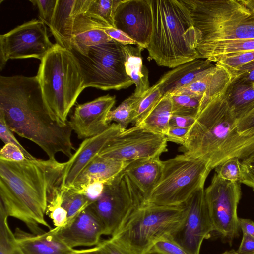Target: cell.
Segmentation results:
<instances>
[{
  "mask_svg": "<svg viewBox=\"0 0 254 254\" xmlns=\"http://www.w3.org/2000/svg\"><path fill=\"white\" fill-rule=\"evenodd\" d=\"M230 75L231 82L239 79L252 84L254 87V60L236 69Z\"/></svg>",
  "mask_w": 254,
  "mask_h": 254,
  "instance_id": "44",
  "label": "cell"
},
{
  "mask_svg": "<svg viewBox=\"0 0 254 254\" xmlns=\"http://www.w3.org/2000/svg\"><path fill=\"white\" fill-rule=\"evenodd\" d=\"M115 102L116 97L108 94L77 104L68 123L78 138L84 140L106 130L110 125L107 115Z\"/></svg>",
  "mask_w": 254,
  "mask_h": 254,
  "instance_id": "16",
  "label": "cell"
},
{
  "mask_svg": "<svg viewBox=\"0 0 254 254\" xmlns=\"http://www.w3.org/2000/svg\"><path fill=\"white\" fill-rule=\"evenodd\" d=\"M221 254H239L238 253H237L236 250L232 249L230 250L226 251ZM254 254V252L252 253H250V254Z\"/></svg>",
  "mask_w": 254,
  "mask_h": 254,
  "instance_id": "54",
  "label": "cell"
},
{
  "mask_svg": "<svg viewBox=\"0 0 254 254\" xmlns=\"http://www.w3.org/2000/svg\"><path fill=\"white\" fill-rule=\"evenodd\" d=\"M4 208L0 203V254H25L10 229Z\"/></svg>",
  "mask_w": 254,
  "mask_h": 254,
  "instance_id": "30",
  "label": "cell"
},
{
  "mask_svg": "<svg viewBox=\"0 0 254 254\" xmlns=\"http://www.w3.org/2000/svg\"><path fill=\"white\" fill-rule=\"evenodd\" d=\"M216 173L224 180L239 182L242 177L240 159L238 158L229 159L215 168Z\"/></svg>",
  "mask_w": 254,
  "mask_h": 254,
  "instance_id": "37",
  "label": "cell"
},
{
  "mask_svg": "<svg viewBox=\"0 0 254 254\" xmlns=\"http://www.w3.org/2000/svg\"><path fill=\"white\" fill-rule=\"evenodd\" d=\"M25 156L22 151L16 145L8 143L5 144L0 151V159L13 161H21Z\"/></svg>",
  "mask_w": 254,
  "mask_h": 254,
  "instance_id": "45",
  "label": "cell"
},
{
  "mask_svg": "<svg viewBox=\"0 0 254 254\" xmlns=\"http://www.w3.org/2000/svg\"><path fill=\"white\" fill-rule=\"evenodd\" d=\"M96 246L100 254H134L111 238L101 240Z\"/></svg>",
  "mask_w": 254,
  "mask_h": 254,
  "instance_id": "43",
  "label": "cell"
},
{
  "mask_svg": "<svg viewBox=\"0 0 254 254\" xmlns=\"http://www.w3.org/2000/svg\"><path fill=\"white\" fill-rule=\"evenodd\" d=\"M189 254L170 235L164 236L156 241L147 254Z\"/></svg>",
  "mask_w": 254,
  "mask_h": 254,
  "instance_id": "38",
  "label": "cell"
},
{
  "mask_svg": "<svg viewBox=\"0 0 254 254\" xmlns=\"http://www.w3.org/2000/svg\"><path fill=\"white\" fill-rule=\"evenodd\" d=\"M237 121L225 93L200 103L179 150L200 158L212 170L229 159L241 160L254 149V135H240Z\"/></svg>",
  "mask_w": 254,
  "mask_h": 254,
  "instance_id": "3",
  "label": "cell"
},
{
  "mask_svg": "<svg viewBox=\"0 0 254 254\" xmlns=\"http://www.w3.org/2000/svg\"><path fill=\"white\" fill-rule=\"evenodd\" d=\"M61 190L62 193V206L67 212V224L92 203L85 195L76 190L72 189Z\"/></svg>",
  "mask_w": 254,
  "mask_h": 254,
  "instance_id": "31",
  "label": "cell"
},
{
  "mask_svg": "<svg viewBox=\"0 0 254 254\" xmlns=\"http://www.w3.org/2000/svg\"><path fill=\"white\" fill-rule=\"evenodd\" d=\"M211 170L206 162L189 153L162 161L160 178L144 206L184 205L195 192L204 188Z\"/></svg>",
  "mask_w": 254,
  "mask_h": 254,
  "instance_id": "7",
  "label": "cell"
},
{
  "mask_svg": "<svg viewBox=\"0 0 254 254\" xmlns=\"http://www.w3.org/2000/svg\"><path fill=\"white\" fill-rule=\"evenodd\" d=\"M186 214L185 205L144 206L134 211L110 238L134 254H147L156 241L180 226Z\"/></svg>",
  "mask_w": 254,
  "mask_h": 254,
  "instance_id": "8",
  "label": "cell"
},
{
  "mask_svg": "<svg viewBox=\"0 0 254 254\" xmlns=\"http://www.w3.org/2000/svg\"><path fill=\"white\" fill-rule=\"evenodd\" d=\"M57 228V235L71 249L78 246H96L105 235L104 225L90 206L80 212L63 227Z\"/></svg>",
  "mask_w": 254,
  "mask_h": 254,
  "instance_id": "18",
  "label": "cell"
},
{
  "mask_svg": "<svg viewBox=\"0 0 254 254\" xmlns=\"http://www.w3.org/2000/svg\"><path fill=\"white\" fill-rule=\"evenodd\" d=\"M141 96L132 93L117 108L109 112L106 118L107 122L110 124L111 121H114L122 129H126L128 125L132 122L137 105Z\"/></svg>",
  "mask_w": 254,
  "mask_h": 254,
  "instance_id": "29",
  "label": "cell"
},
{
  "mask_svg": "<svg viewBox=\"0 0 254 254\" xmlns=\"http://www.w3.org/2000/svg\"><path fill=\"white\" fill-rule=\"evenodd\" d=\"M240 161L242 177L240 183L251 187L254 191V149Z\"/></svg>",
  "mask_w": 254,
  "mask_h": 254,
  "instance_id": "39",
  "label": "cell"
},
{
  "mask_svg": "<svg viewBox=\"0 0 254 254\" xmlns=\"http://www.w3.org/2000/svg\"><path fill=\"white\" fill-rule=\"evenodd\" d=\"M239 226L243 234L254 237V222L252 220L239 218Z\"/></svg>",
  "mask_w": 254,
  "mask_h": 254,
  "instance_id": "51",
  "label": "cell"
},
{
  "mask_svg": "<svg viewBox=\"0 0 254 254\" xmlns=\"http://www.w3.org/2000/svg\"><path fill=\"white\" fill-rule=\"evenodd\" d=\"M143 49L138 46L124 45L126 73L135 85L134 93L138 96L144 95L150 88L148 71L143 64L141 56Z\"/></svg>",
  "mask_w": 254,
  "mask_h": 254,
  "instance_id": "25",
  "label": "cell"
},
{
  "mask_svg": "<svg viewBox=\"0 0 254 254\" xmlns=\"http://www.w3.org/2000/svg\"><path fill=\"white\" fill-rule=\"evenodd\" d=\"M254 60V50L232 54L221 58L215 65L222 67L230 74L239 67Z\"/></svg>",
  "mask_w": 254,
  "mask_h": 254,
  "instance_id": "36",
  "label": "cell"
},
{
  "mask_svg": "<svg viewBox=\"0 0 254 254\" xmlns=\"http://www.w3.org/2000/svg\"><path fill=\"white\" fill-rule=\"evenodd\" d=\"M36 76L52 116L66 124L69 113L85 89L77 59L71 50L56 43L41 61Z\"/></svg>",
  "mask_w": 254,
  "mask_h": 254,
  "instance_id": "5",
  "label": "cell"
},
{
  "mask_svg": "<svg viewBox=\"0 0 254 254\" xmlns=\"http://www.w3.org/2000/svg\"><path fill=\"white\" fill-rule=\"evenodd\" d=\"M91 0H57L55 12L49 27L56 44L69 50L76 16L87 12Z\"/></svg>",
  "mask_w": 254,
  "mask_h": 254,
  "instance_id": "19",
  "label": "cell"
},
{
  "mask_svg": "<svg viewBox=\"0 0 254 254\" xmlns=\"http://www.w3.org/2000/svg\"><path fill=\"white\" fill-rule=\"evenodd\" d=\"M225 95L237 120L254 103V86L241 79L232 81Z\"/></svg>",
  "mask_w": 254,
  "mask_h": 254,
  "instance_id": "28",
  "label": "cell"
},
{
  "mask_svg": "<svg viewBox=\"0 0 254 254\" xmlns=\"http://www.w3.org/2000/svg\"><path fill=\"white\" fill-rule=\"evenodd\" d=\"M71 51L80 65L84 88L119 90L134 84L126 73L124 45L116 41L92 47L86 55Z\"/></svg>",
  "mask_w": 254,
  "mask_h": 254,
  "instance_id": "9",
  "label": "cell"
},
{
  "mask_svg": "<svg viewBox=\"0 0 254 254\" xmlns=\"http://www.w3.org/2000/svg\"><path fill=\"white\" fill-rule=\"evenodd\" d=\"M161 172L162 160L159 158L132 161L124 171L143 196L144 203L159 181Z\"/></svg>",
  "mask_w": 254,
  "mask_h": 254,
  "instance_id": "24",
  "label": "cell"
},
{
  "mask_svg": "<svg viewBox=\"0 0 254 254\" xmlns=\"http://www.w3.org/2000/svg\"><path fill=\"white\" fill-rule=\"evenodd\" d=\"M64 163L55 160L0 159V203L8 217L26 224L31 233L52 229L45 219L49 201L61 189Z\"/></svg>",
  "mask_w": 254,
  "mask_h": 254,
  "instance_id": "2",
  "label": "cell"
},
{
  "mask_svg": "<svg viewBox=\"0 0 254 254\" xmlns=\"http://www.w3.org/2000/svg\"><path fill=\"white\" fill-rule=\"evenodd\" d=\"M104 31L113 40L116 41L123 45H137L136 42L134 40L121 30L115 27H107L104 29Z\"/></svg>",
  "mask_w": 254,
  "mask_h": 254,
  "instance_id": "48",
  "label": "cell"
},
{
  "mask_svg": "<svg viewBox=\"0 0 254 254\" xmlns=\"http://www.w3.org/2000/svg\"><path fill=\"white\" fill-rule=\"evenodd\" d=\"M163 95L159 88L154 84L143 95L139 100L133 118L132 123L139 124L153 109L162 98Z\"/></svg>",
  "mask_w": 254,
  "mask_h": 254,
  "instance_id": "32",
  "label": "cell"
},
{
  "mask_svg": "<svg viewBox=\"0 0 254 254\" xmlns=\"http://www.w3.org/2000/svg\"><path fill=\"white\" fill-rule=\"evenodd\" d=\"M123 131L119 125L112 123L100 134L84 139L69 159L64 163L61 190L69 189L84 168Z\"/></svg>",
  "mask_w": 254,
  "mask_h": 254,
  "instance_id": "17",
  "label": "cell"
},
{
  "mask_svg": "<svg viewBox=\"0 0 254 254\" xmlns=\"http://www.w3.org/2000/svg\"><path fill=\"white\" fill-rule=\"evenodd\" d=\"M46 214L52 219L55 227H63L67 223V212L62 206L61 189H56L51 196L47 206Z\"/></svg>",
  "mask_w": 254,
  "mask_h": 254,
  "instance_id": "35",
  "label": "cell"
},
{
  "mask_svg": "<svg viewBox=\"0 0 254 254\" xmlns=\"http://www.w3.org/2000/svg\"><path fill=\"white\" fill-rule=\"evenodd\" d=\"M109 27L112 26L87 13L77 15L73 24L71 50L86 55L91 47L111 41L104 31Z\"/></svg>",
  "mask_w": 254,
  "mask_h": 254,
  "instance_id": "20",
  "label": "cell"
},
{
  "mask_svg": "<svg viewBox=\"0 0 254 254\" xmlns=\"http://www.w3.org/2000/svg\"><path fill=\"white\" fill-rule=\"evenodd\" d=\"M181 0L200 35L197 49L216 41L254 38V17L238 0Z\"/></svg>",
  "mask_w": 254,
  "mask_h": 254,
  "instance_id": "6",
  "label": "cell"
},
{
  "mask_svg": "<svg viewBox=\"0 0 254 254\" xmlns=\"http://www.w3.org/2000/svg\"><path fill=\"white\" fill-rule=\"evenodd\" d=\"M37 6L39 11V20L50 26L55 12L57 0H29Z\"/></svg>",
  "mask_w": 254,
  "mask_h": 254,
  "instance_id": "40",
  "label": "cell"
},
{
  "mask_svg": "<svg viewBox=\"0 0 254 254\" xmlns=\"http://www.w3.org/2000/svg\"><path fill=\"white\" fill-rule=\"evenodd\" d=\"M237 128L242 136L254 135V103L237 120Z\"/></svg>",
  "mask_w": 254,
  "mask_h": 254,
  "instance_id": "41",
  "label": "cell"
},
{
  "mask_svg": "<svg viewBox=\"0 0 254 254\" xmlns=\"http://www.w3.org/2000/svg\"><path fill=\"white\" fill-rule=\"evenodd\" d=\"M195 117L173 114L169 122L170 127H190L195 122Z\"/></svg>",
  "mask_w": 254,
  "mask_h": 254,
  "instance_id": "49",
  "label": "cell"
},
{
  "mask_svg": "<svg viewBox=\"0 0 254 254\" xmlns=\"http://www.w3.org/2000/svg\"><path fill=\"white\" fill-rule=\"evenodd\" d=\"M167 142L165 136L134 125L115 136L98 155L121 161L159 158L168 151Z\"/></svg>",
  "mask_w": 254,
  "mask_h": 254,
  "instance_id": "13",
  "label": "cell"
},
{
  "mask_svg": "<svg viewBox=\"0 0 254 254\" xmlns=\"http://www.w3.org/2000/svg\"><path fill=\"white\" fill-rule=\"evenodd\" d=\"M205 197L214 231L231 242L239 235L240 229L237 214L240 183L224 180L215 173L205 190Z\"/></svg>",
  "mask_w": 254,
  "mask_h": 254,
  "instance_id": "11",
  "label": "cell"
},
{
  "mask_svg": "<svg viewBox=\"0 0 254 254\" xmlns=\"http://www.w3.org/2000/svg\"><path fill=\"white\" fill-rule=\"evenodd\" d=\"M120 0H91L86 13L114 27V15Z\"/></svg>",
  "mask_w": 254,
  "mask_h": 254,
  "instance_id": "33",
  "label": "cell"
},
{
  "mask_svg": "<svg viewBox=\"0 0 254 254\" xmlns=\"http://www.w3.org/2000/svg\"><path fill=\"white\" fill-rule=\"evenodd\" d=\"M114 27L134 40L137 46L146 49L152 27L149 0H120L115 12Z\"/></svg>",
  "mask_w": 254,
  "mask_h": 254,
  "instance_id": "15",
  "label": "cell"
},
{
  "mask_svg": "<svg viewBox=\"0 0 254 254\" xmlns=\"http://www.w3.org/2000/svg\"></svg>",
  "mask_w": 254,
  "mask_h": 254,
  "instance_id": "55",
  "label": "cell"
},
{
  "mask_svg": "<svg viewBox=\"0 0 254 254\" xmlns=\"http://www.w3.org/2000/svg\"><path fill=\"white\" fill-rule=\"evenodd\" d=\"M45 23L36 19L0 35V69L10 59L36 58L41 61L53 48Z\"/></svg>",
  "mask_w": 254,
  "mask_h": 254,
  "instance_id": "12",
  "label": "cell"
},
{
  "mask_svg": "<svg viewBox=\"0 0 254 254\" xmlns=\"http://www.w3.org/2000/svg\"><path fill=\"white\" fill-rule=\"evenodd\" d=\"M0 138L5 144L11 143L17 146L22 151L26 158L30 159L36 158L30 154L17 140L12 131L7 127L4 117L0 114Z\"/></svg>",
  "mask_w": 254,
  "mask_h": 254,
  "instance_id": "42",
  "label": "cell"
},
{
  "mask_svg": "<svg viewBox=\"0 0 254 254\" xmlns=\"http://www.w3.org/2000/svg\"><path fill=\"white\" fill-rule=\"evenodd\" d=\"M105 184L104 183L102 182H96L88 185L83 190L76 191L85 195L93 203L96 200L102 193Z\"/></svg>",
  "mask_w": 254,
  "mask_h": 254,
  "instance_id": "47",
  "label": "cell"
},
{
  "mask_svg": "<svg viewBox=\"0 0 254 254\" xmlns=\"http://www.w3.org/2000/svg\"><path fill=\"white\" fill-rule=\"evenodd\" d=\"M68 254H100L98 248L96 246L94 247L81 249L76 250L73 249Z\"/></svg>",
  "mask_w": 254,
  "mask_h": 254,
  "instance_id": "52",
  "label": "cell"
},
{
  "mask_svg": "<svg viewBox=\"0 0 254 254\" xmlns=\"http://www.w3.org/2000/svg\"><path fill=\"white\" fill-rule=\"evenodd\" d=\"M215 66V64L207 59H195L166 72L155 84L163 96L170 94L209 73Z\"/></svg>",
  "mask_w": 254,
  "mask_h": 254,
  "instance_id": "21",
  "label": "cell"
},
{
  "mask_svg": "<svg viewBox=\"0 0 254 254\" xmlns=\"http://www.w3.org/2000/svg\"><path fill=\"white\" fill-rule=\"evenodd\" d=\"M144 198L124 172L105 184L100 196L90 206L102 221L105 235L112 236L136 209L143 207Z\"/></svg>",
  "mask_w": 254,
  "mask_h": 254,
  "instance_id": "10",
  "label": "cell"
},
{
  "mask_svg": "<svg viewBox=\"0 0 254 254\" xmlns=\"http://www.w3.org/2000/svg\"><path fill=\"white\" fill-rule=\"evenodd\" d=\"M186 214L180 226L170 236L189 254H199L203 241L214 228L203 188L195 192L184 204Z\"/></svg>",
  "mask_w": 254,
  "mask_h": 254,
  "instance_id": "14",
  "label": "cell"
},
{
  "mask_svg": "<svg viewBox=\"0 0 254 254\" xmlns=\"http://www.w3.org/2000/svg\"><path fill=\"white\" fill-rule=\"evenodd\" d=\"M237 253L240 254H248L254 252V237L243 234L242 239Z\"/></svg>",
  "mask_w": 254,
  "mask_h": 254,
  "instance_id": "50",
  "label": "cell"
},
{
  "mask_svg": "<svg viewBox=\"0 0 254 254\" xmlns=\"http://www.w3.org/2000/svg\"><path fill=\"white\" fill-rule=\"evenodd\" d=\"M238 1L248 9L254 17V0H239Z\"/></svg>",
  "mask_w": 254,
  "mask_h": 254,
  "instance_id": "53",
  "label": "cell"
},
{
  "mask_svg": "<svg viewBox=\"0 0 254 254\" xmlns=\"http://www.w3.org/2000/svg\"><path fill=\"white\" fill-rule=\"evenodd\" d=\"M14 234L25 254H68L74 249L58 238L56 227L38 234L16 228Z\"/></svg>",
  "mask_w": 254,
  "mask_h": 254,
  "instance_id": "22",
  "label": "cell"
},
{
  "mask_svg": "<svg viewBox=\"0 0 254 254\" xmlns=\"http://www.w3.org/2000/svg\"><path fill=\"white\" fill-rule=\"evenodd\" d=\"M173 114L195 117L201 98L186 94L170 95Z\"/></svg>",
  "mask_w": 254,
  "mask_h": 254,
  "instance_id": "34",
  "label": "cell"
},
{
  "mask_svg": "<svg viewBox=\"0 0 254 254\" xmlns=\"http://www.w3.org/2000/svg\"><path fill=\"white\" fill-rule=\"evenodd\" d=\"M0 114L12 132L39 146L49 159L60 152L70 158L76 150L68 121L62 124L53 117L36 76H0Z\"/></svg>",
  "mask_w": 254,
  "mask_h": 254,
  "instance_id": "1",
  "label": "cell"
},
{
  "mask_svg": "<svg viewBox=\"0 0 254 254\" xmlns=\"http://www.w3.org/2000/svg\"><path fill=\"white\" fill-rule=\"evenodd\" d=\"M190 127H170L166 136L168 141L184 145Z\"/></svg>",
  "mask_w": 254,
  "mask_h": 254,
  "instance_id": "46",
  "label": "cell"
},
{
  "mask_svg": "<svg viewBox=\"0 0 254 254\" xmlns=\"http://www.w3.org/2000/svg\"><path fill=\"white\" fill-rule=\"evenodd\" d=\"M254 50V38L227 40L211 42L197 49L201 59L216 63L221 58Z\"/></svg>",
  "mask_w": 254,
  "mask_h": 254,
  "instance_id": "26",
  "label": "cell"
},
{
  "mask_svg": "<svg viewBox=\"0 0 254 254\" xmlns=\"http://www.w3.org/2000/svg\"><path fill=\"white\" fill-rule=\"evenodd\" d=\"M173 115L171 95H163L153 109L136 125L148 131L166 136Z\"/></svg>",
  "mask_w": 254,
  "mask_h": 254,
  "instance_id": "27",
  "label": "cell"
},
{
  "mask_svg": "<svg viewBox=\"0 0 254 254\" xmlns=\"http://www.w3.org/2000/svg\"><path fill=\"white\" fill-rule=\"evenodd\" d=\"M152 27L147 46L150 59L159 66L175 68L201 59L200 35L181 0H149Z\"/></svg>",
  "mask_w": 254,
  "mask_h": 254,
  "instance_id": "4",
  "label": "cell"
},
{
  "mask_svg": "<svg viewBox=\"0 0 254 254\" xmlns=\"http://www.w3.org/2000/svg\"><path fill=\"white\" fill-rule=\"evenodd\" d=\"M130 162L121 161L97 155L80 173L68 189L80 190L96 182L109 183L123 173Z\"/></svg>",
  "mask_w": 254,
  "mask_h": 254,
  "instance_id": "23",
  "label": "cell"
}]
</instances>
